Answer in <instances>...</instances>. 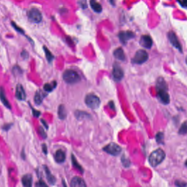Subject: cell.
Returning <instances> with one entry per match:
<instances>
[{
	"mask_svg": "<svg viewBox=\"0 0 187 187\" xmlns=\"http://www.w3.org/2000/svg\"><path fill=\"white\" fill-rule=\"evenodd\" d=\"M156 85L159 99L164 104H168L170 101V95L168 93V88L166 82H165L163 77H159Z\"/></svg>",
	"mask_w": 187,
	"mask_h": 187,
	"instance_id": "obj_1",
	"label": "cell"
},
{
	"mask_svg": "<svg viewBox=\"0 0 187 187\" xmlns=\"http://www.w3.org/2000/svg\"><path fill=\"white\" fill-rule=\"evenodd\" d=\"M166 158V154L162 149L158 148L152 152L149 157V163L152 167H157Z\"/></svg>",
	"mask_w": 187,
	"mask_h": 187,
	"instance_id": "obj_2",
	"label": "cell"
},
{
	"mask_svg": "<svg viewBox=\"0 0 187 187\" xmlns=\"http://www.w3.org/2000/svg\"><path fill=\"white\" fill-rule=\"evenodd\" d=\"M62 77L65 82L70 84H76L81 80V77L78 73L71 69H68L63 72Z\"/></svg>",
	"mask_w": 187,
	"mask_h": 187,
	"instance_id": "obj_3",
	"label": "cell"
},
{
	"mask_svg": "<svg viewBox=\"0 0 187 187\" xmlns=\"http://www.w3.org/2000/svg\"><path fill=\"white\" fill-rule=\"evenodd\" d=\"M148 54L146 50L139 49L132 58V62L136 64H142L148 60Z\"/></svg>",
	"mask_w": 187,
	"mask_h": 187,
	"instance_id": "obj_4",
	"label": "cell"
},
{
	"mask_svg": "<svg viewBox=\"0 0 187 187\" xmlns=\"http://www.w3.org/2000/svg\"><path fill=\"white\" fill-rule=\"evenodd\" d=\"M85 102L88 107L91 109H96L100 105V100L99 97L94 94H89L86 95Z\"/></svg>",
	"mask_w": 187,
	"mask_h": 187,
	"instance_id": "obj_5",
	"label": "cell"
},
{
	"mask_svg": "<svg viewBox=\"0 0 187 187\" xmlns=\"http://www.w3.org/2000/svg\"><path fill=\"white\" fill-rule=\"evenodd\" d=\"M103 150L111 155L118 156L121 152L122 149L118 144L114 142H111L105 146L103 148Z\"/></svg>",
	"mask_w": 187,
	"mask_h": 187,
	"instance_id": "obj_6",
	"label": "cell"
},
{
	"mask_svg": "<svg viewBox=\"0 0 187 187\" xmlns=\"http://www.w3.org/2000/svg\"><path fill=\"white\" fill-rule=\"evenodd\" d=\"M28 17L30 21L39 23L42 19V15L37 8H32L28 12Z\"/></svg>",
	"mask_w": 187,
	"mask_h": 187,
	"instance_id": "obj_7",
	"label": "cell"
},
{
	"mask_svg": "<svg viewBox=\"0 0 187 187\" xmlns=\"http://www.w3.org/2000/svg\"><path fill=\"white\" fill-rule=\"evenodd\" d=\"M168 38L170 43L173 45V46L176 49H177L179 52H181L182 53V46L179 42V41L178 39L177 36H176V34L173 31H170L168 33Z\"/></svg>",
	"mask_w": 187,
	"mask_h": 187,
	"instance_id": "obj_8",
	"label": "cell"
},
{
	"mask_svg": "<svg viewBox=\"0 0 187 187\" xmlns=\"http://www.w3.org/2000/svg\"><path fill=\"white\" fill-rule=\"evenodd\" d=\"M112 75L115 81H120L124 77L123 70L117 63H115L113 65Z\"/></svg>",
	"mask_w": 187,
	"mask_h": 187,
	"instance_id": "obj_9",
	"label": "cell"
},
{
	"mask_svg": "<svg viewBox=\"0 0 187 187\" xmlns=\"http://www.w3.org/2000/svg\"><path fill=\"white\" fill-rule=\"evenodd\" d=\"M139 43L144 48L150 49L152 47L153 40L150 36L145 35L141 36L139 41Z\"/></svg>",
	"mask_w": 187,
	"mask_h": 187,
	"instance_id": "obj_10",
	"label": "cell"
},
{
	"mask_svg": "<svg viewBox=\"0 0 187 187\" xmlns=\"http://www.w3.org/2000/svg\"><path fill=\"white\" fill-rule=\"evenodd\" d=\"M15 96L17 99L20 101H24L26 98V95L23 86L20 84H18L16 86Z\"/></svg>",
	"mask_w": 187,
	"mask_h": 187,
	"instance_id": "obj_11",
	"label": "cell"
},
{
	"mask_svg": "<svg viewBox=\"0 0 187 187\" xmlns=\"http://www.w3.org/2000/svg\"><path fill=\"white\" fill-rule=\"evenodd\" d=\"M119 38L120 41L123 43H126L130 39L134 38L135 34L130 31H121L119 34Z\"/></svg>",
	"mask_w": 187,
	"mask_h": 187,
	"instance_id": "obj_12",
	"label": "cell"
},
{
	"mask_svg": "<svg viewBox=\"0 0 187 187\" xmlns=\"http://www.w3.org/2000/svg\"><path fill=\"white\" fill-rule=\"evenodd\" d=\"M71 187H86V183L82 178L76 176L72 178Z\"/></svg>",
	"mask_w": 187,
	"mask_h": 187,
	"instance_id": "obj_13",
	"label": "cell"
},
{
	"mask_svg": "<svg viewBox=\"0 0 187 187\" xmlns=\"http://www.w3.org/2000/svg\"><path fill=\"white\" fill-rule=\"evenodd\" d=\"M54 159L57 163H63L66 160V154L61 149H58L54 155Z\"/></svg>",
	"mask_w": 187,
	"mask_h": 187,
	"instance_id": "obj_14",
	"label": "cell"
},
{
	"mask_svg": "<svg viewBox=\"0 0 187 187\" xmlns=\"http://www.w3.org/2000/svg\"><path fill=\"white\" fill-rule=\"evenodd\" d=\"M43 168H44V171L46 173V178H47L48 182L52 185H54L57 181L55 176H53V174L52 173L51 171H50V170L49 169V168H48V166L47 165H44Z\"/></svg>",
	"mask_w": 187,
	"mask_h": 187,
	"instance_id": "obj_15",
	"label": "cell"
},
{
	"mask_svg": "<svg viewBox=\"0 0 187 187\" xmlns=\"http://www.w3.org/2000/svg\"><path fill=\"white\" fill-rule=\"evenodd\" d=\"M32 176L31 174H26L21 178V182L24 187H32Z\"/></svg>",
	"mask_w": 187,
	"mask_h": 187,
	"instance_id": "obj_16",
	"label": "cell"
},
{
	"mask_svg": "<svg viewBox=\"0 0 187 187\" xmlns=\"http://www.w3.org/2000/svg\"><path fill=\"white\" fill-rule=\"evenodd\" d=\"M0 100L6 107L8 109H11V105L10 104L9 101L7 99L5 90L2 87H0Z\"/></svg>",
	"mask_w": 187,
	"mask_h": 187,
	"instance_id": "obj_17",
	"label": "cell"
},
{
	"mask_svg": "<svg viewBox=\"0 0 187 187\" xmlns=\"http://www.w3.org/2000/svg\"><path fill=\"white\" fill-rule=\"evenodd\" d=\"M113 55H114V57L117 59H118L121 61H123L125 60V57L124 52L123 51V49L120 47L117 48L115 49L114 51Z\"/></svg>",
	"mask_w": 187,
	"mask_h": 187,
	"instance_id": "obj_18",
	"label": "cell"
},
{
	"mask_svg": "<svg viewBox=\"0 0 187 187\" xmlns=\"http://www.w3.org/2000/svg\"><path fill=\"white\" fill-rule=\"evenodd\" d=\"M71 161H72V165L73 166L76 168L77 170H78L79 172L82 173H84V168H83L82 166L79 164L77 161V159L76 158L75 156L72 154H71Z\"/></svg>",
	"mask_w": 187,
	"mask_h": 187,
	"instance_id": "obj_19",
	"label": "cell"
},
{
	"mask_svg": "<svg viewBox=\"0 0 187 187\" xmlns=\"http://www.w3.org/2000/svg\"><path fill=\"white\" fill-rule=\"evenodd\" d=\"M44 97V94L42 91L41 90L37 91L34 97V101L35 102V104L37 105H39L40 104H41Z\"/></svg>",
	"mask_w": 187,
	"mask_h": 187,
	"instance_id": "obj_20",
	"label": "cell"
},
{
	"mask_svg": "<svg viewBox=\"0 0 187 187\" xmlns=\"http://www.w3.org/2000/svg\"><path fill=\"white\" fill-rule=\"evenodd\" d=\"M90 6L92 9L95 12L100 13L102 10V7L101 5L96 1V0H90Z\"/></svg>",
	"mask_w": 187,
	"mask_h": 187,
	"instance_id": "obj_21",
	"label": "cell"
},
{
	"mask_svg": "<svg viewBox=\"0 0 187 187\" xmlns=\"http://www.w3.org/2000/svg\"><path fill=\"white\" fill-rule=\"evenodd\" d=\"M58 116L60 119H64L66 117V111L65 106L61 105L58 108Z\"/></svg>",
	"mask_w": 187,
	"mask_h": 187,
	"instance_id": "obj_22",
	"label": "cell"
},
{
	"mask_svg": "<svg viewBox=\"0 0 187 187\" xmlns=\"http://www.w3.org/2000/svg\"><path fill=\"white\" fill-rule=\"evenodd\" d=\"M57 85V82L55 81L51 83H46L44 84V86H43V88L44 89V90L48 92H50L52 91L53 89H55V88L56 87Z\"/></svg>",
	"mask_w": 187,
	"mask_h": 187,
	"instance_id": "obj_23",
	"label": "cell"
},
{
	"mask_svg": "<svg viewBox=\"0 0 187 187\" xmlns=\"http://www.w3.org/2000/svg\"><path fill=\"white\" fill-rule=\"evenodd\" d=\"M43 49H44V51L45 52L46 57L47 58L48 62H52L53 61L54 58V55L52 54V53L50 52V51L46 46H44L43 47Z\"/></svg>",
	"mask_w": 187,
	"mask_h": 187,
	"instance_id": "obj_24",
	"label": "cell"
},
{
	"mask_svg": "<svg viewBox=\"0 0 187 187\" xmlns=\"http://www.w3.org/2000/svg\"><path fill=\"white\" fill-rule=\"evenodd\" d=\"M155 139L157 142L159 144H164V135L163 132H158L156 136Z\"/></svg>",
	"mask_w": 187,
	"mask_h": 187,
	"instance_id": "obj_25",
	"label": "cell"
},
{
	"mask_svg": "<svg viewBox=\"0 0 187 187\" xmlns=\"http://www.w3.org/2000/svg\"><path fill=\"white\" fill-rule=\"evenodd\" d=\"M187 133V121L183 123L178 131V134L180 135H186Z\"/></svg>",
	"mask_w": 187,
	"mask_h": 187,
	"instance_id": "obj_26",
	"label": "cell"
},
{
	"mask_svg": "<svg viewBox=\"0 0 187 187\" xmlns=\"http://www.w3.org/2000/svg\"><path fill=\"white\" fill-rule=\"evenodd\" d=\"M121 163L123 164V166L125 168H128L130 165V160L128 158H126L125 155H123L121 158Z\"/></svg>",
	"mask_w": 187,
	"mask_h": 187,
	"instance_id": "obj_27",
	"label": "cell"
},
{
	"mask_svg": "<svg viewBox=\"0 0 187 187\" xmlns=\"http://www.w3.org/2000/svg\"><path fill=\"white\" fill-rule=\"evenodd\" d=\"M11 24H12V26L14 28L15 30L17 31H18V32H19V33H20L21 34H22V35H24V34H25L24 30L21 29V28L20 27H19L18 25H17V24L15 23L14 21H12L11 22Z\"/></svg>",
	"mask_w": 187,
	"mask_h": 187,
	"instance_id": "obj_28",
	"label": "cell"
},
{
	"mask_svg": "<svg viewBox=\"0 0 187 187\" xmlns=\"http://www.w3.org/2000/svg\"><path fill=\"white\" fill-rule=\"evenodd\" d=\"M175 184L177 187H187V183L181 180H176Z\"/></svg>",
	"mask_w": 187,
	"mask_h": 187,
	"instance_id": "obj_29",
	"label": "cell"
},
{
	"mask_svg": "<svg viewBox=\"0 0 187 187\" xmlns=\"http://www.w3.org/2000/svg\"><path fill=\"white\" fill-rule=\"evenodd\" d=\"M39 133L40 135L43 137V139H46L47 136V134L46 133V132L44 131V130L43 129V128L42 127H39Z\"/></svg>",
	"mask_w": 187,
	"mask_h": 187,
	"instance_id": "obj_30",
	"label": "cell"
},
{
	"mask_svg": "<svg viewBox=\"0 0 187 187\" xmlns=\"http://www.w3.org/2000/svg\"><path fill=\"white\" fill-rule=\"evenodd\" d=\"M31 110H32V114H33L34 117H39V116L41 115V112L39 110H35L32 106H31Z\"/></svg>",
	"mask_w": 187,
	"mask_h": 187,
	"instance_id": "obj_31",
	"label": "cell"
},
{
	"mask_svg": "<svg viewBox=\"0 0 187 187\" xmlns=\"http://www.w3.org/2000/svg\"><path fill=\"white\" fill-rule=\"evenodd\" d=\"M39 187H49L48 185L42 179H39Z\"/></svg>",
	"mask_w": 187,
	"mask_h": 187,
	"instance_id": "obj_32",
	"label": "cell"
},
{
	"mask_svg": "<svg viewBox=\"0 0 187 187\" xmlns=\"http://www.w3.org/2000/svg\"><path fill=\"white\" fill-rule=\"evenodd\" d=\"M178 2L182 7L187 8V0H177Z\"/></svg>",
	"mask_w": 187,
	"mask_h": 187,
	"instance_id": "obj_33",
	"label": "cell"
},
{
	"mask_svg": "<svg viewBox=\"0 0 187 187\" xmlns=\"http://www.w3.org/2000/svg\"><path fill=\"white\" fill-rule=\"evenodd\" d=\"M42 151H43V153L47 155L48 153V148H47V145L45 144H42Z\"/></svg>",
	"mask_w": 187,
	"mask_h": 187,
	"instance_id": "obj_34",
	"label": "cell"
},
{
	"mask_svg": "<svg viewBox=\"0 0 187 187\" xmlns=\"http://www.w3.org/2000/svg\"><path fill=\"white\" fill-rule=\"evenodd\" d=\"M12 124H6L3 125L2 129L5 130V131H8L10 130L12 126Z\"/></svg>",
	"mask_w": 187,
	"mask_h": 187,
	"instance_id": "obj_35",
	"label": "cell"
},
{
	"mask_svg": "<svg viewBox=\"0 0 187 187\" xmlns=\"http://www.w3.org/2000/svg\"><path fill=\"white\" fill-rule=\"evenodd\" d=\"M21 56L24 59H27L29 57V54L26 50H23L21 53Z\"/></svg>",
	"mask_w": 187,
	"mask_h": 187,
	"instance_id": "obj_36",
	"label": "cell"
},
{
	"mask_svg": "<svg viewBox=\"0 0 187 187\" xmlns=\"http://www.w3.org/2000/svg\"><path fill=\"white\" fill-rule=\"evenodd\" d=\"M41 122H42V123L44 125V126H45V128H47V129H48V125H47V123H46V121L45 120H43V119H41Z\"/></svg>",
	"mask_w": 187,
	"mask_h": 187,
	"instance_id": "obj_37",
	"label": "cell"
},
{
	"mask_svg": "<svg viewBox=\"0 0 187 187\" xmlns=\"http://www.w3.org/2000/svg\"><path fill=\"white\" fill-rule=\"evenodd\" d=\"M21 158H22L24 160H25V154L24 149H23V150H22V152H21Z\"/></svg>",
	"mask_w": 187,
	"mask_h": 187,
	"instance_id": "obj_38",
	"label": "cell"
},
{
	"mask_svg": "<svg viewBox=\"0 0 187 187\" xmlns=\"http://www.w3.org/2000/svg\"><path fill=\"white\" fill-rule=\"evenodd\" d=\"M62 183L63 187H67V185H66V182L65 181V180H64L63 179H62Z\"/></svg>",
	"mask_w": 187,
	"mask_h": 187,
	"instance_id": "obj_39",
	"label": "cell"
},
{
	"mask_svg": "<svg viewBox=\"0 0 187 187\" xmlns=\"http://www.w3.org/2000/svg\"><path fill=\"white\" fill-rule=\"evenodd\" d=\"M110 106L111 108H112L113 109H115V105H114V104H113V102H110Z\"/></svg>",
	"mask_w": 187,
	"mask_h": 187,
	"instance_id": "obj_40",
	"label": "cell"
},
{
	"mask_svg": "<svg viewBox=\"0 0 187 187\" xmlns=\"http://www.w3.org/2000/svg\"><path fill=\"white\" fill-rule=\"evenodd\" d=\"M111 5H115V0H109Z\"/></svg>",
	"mask_w": 187,
	"mask_h": 187,
	"instance_id": "obj_41",
	"label": "cell"
},
{
	"mask_svg": "<svg viewBox=\"0 0 187 187\" xmlns=\"http://www.w3.org/2000/svg\"><path fill=\"white\" fill-rule=\"evenodd\" d=\"M185 165H186V166L187 168V159L186 160V162H185Z\"/></svg>",
	"mask_w": 187,
	"mask_h": 187,
	"instance_id": "obj_42",
	"label": "cell"
},
{
	"mask_svg": "<svg viewBox=\"0 0 187 187\" xmlns=\"http://www.w3.org/2000/svg\"><path fill=\"white\" fill-rule=\"evenodd\" d=\"M186 62H187V59H186Z\"/></svg>",
	"mask_w": 187,
	"mask_h": 187,
	"instance_id": "obj_43",
	"label": "cell"
}]
</instances>
